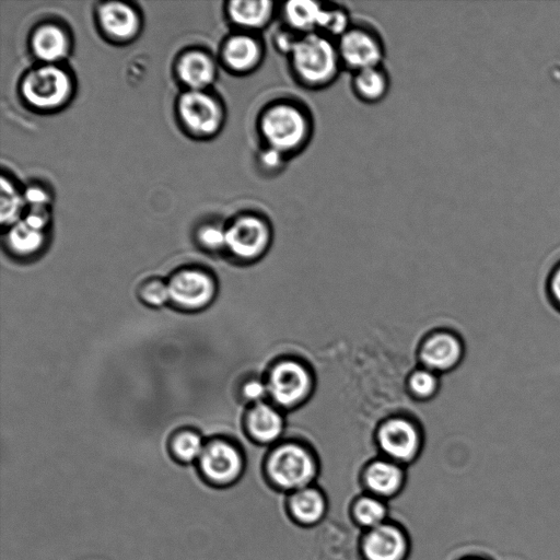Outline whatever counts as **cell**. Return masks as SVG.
Listing matches in <instances>:
<instances>
[{
  "mask_svg": "<svg viewBox=\"0 0 560 560\" xmlns=\"http://www.w3.org/2000/svg\"><path fill=\"white\" fill-rule=\"evenodd\" d=\"M257 129L262 145L275 149L290 160L304 151L314 133V120L308 108L294 98L280 97L260 112Z\"/></svg>",
  "mask_w": 560,
  "mask_h": 560,
  "instance_id": "obj_1",
  "label": "cell"
},
{
  "mask_svg": "<svg viewBox=\"0 0 560 560\" xmlns=\"http://www.w3.org/2000/svg\"><path fill=\"white\" fill-rule=\"evenodd\" d=\"M287 59L293 80L310 91L330 86L343 70L336 40L318 32L300 36Z\"/></svg>",
  "mask_w": 560,
  "mask_h": 560,
  "instance_id": "obj_2",
  "label": "cell"
},
{
  "mask_svg": "<svg viewBox=\"0 0 560 560\" xmlns=\"http://www.w3.org/2000/svg\"><path fill=\"white\" fill-rule=\"evenodd\" d=\"M265 470L269 481L288 493L314 483L318 472L312 456L294 444L277 448L268 457Z\"/></svg>",
  "mask_w": 560,
  "mask_h": 560,
  "instance_id": "obj_3",
  "label": "cell"
},
{
  "mask_svg": "<svg viewBox=\"0 0 560 560\" xmlns=\"http://www.w3.org/2000/svg\"><path fill=\"white\" fill-rule=\"evenodd\" d=\"M196 465L203 482L215 489L232 488L245 472L244 459L238 448L221 439L205 444Z\"/></svg>",
  "mask_w": 560,
  "mask_h": 560,
  "instance_id": "obj_4",
  "label": "cell"
},
{
  "mask_svg": "<svg viewBox=\"0 0 560 560\" xmlns=\"http://www.w3.org/2000/svg\"><path fill=\"white\" fill-rule=\"evenodd\" d=\"M336 45L342 69L351 73L383 65L384 43L380 34L370 26L352 24L336 40Z\"/></svg>",
  "mask_w": 560,
  "mask_h": 560,
  "instance_id": "obj_5",
  "label": "cell"
},
{
  "mask_svg": "<svg viewBox=\"0 0 560 560\" xmlns=\"http://www.w3.org/2000/svg\"><path fill=\"white\" fill-rule=\"evenodd\" d=\"M167 284L170 301L184 310H199L207 306L215 292L212 277L200 269L179 270L172 276Z\"/></svg>",
  "mask_w": 560,
  "mask_h": 560,
  "instance_id": "obj_6",
  "label": "cell"
},
{
  "mask_svg": "<svg viewBox=\"0 0 560 560\" xmlns=\"http://www.w3.org/2000/svg\"><path fill=\"white\" fill-rule=\"evenodd\" d=\"M270 240V225L258 214H244L226 229V247L240 258H254L261 254Z\"/></svg>",
  "mask_w": 560,
  "mask_h": 560,
  "instance_id": "obj_7",
  "label": "cell"
},
{
  "mask_svg": "<svg viewBox=\"0 0 560 560\" xmlns=\"http://www.w3.org/2000/svg\"><path fill=\"white\" fill-rule=\"evenodd\" d=\"M70 91L69 79L59 68L47 66L28 73L23 83L25 98L37 107H54Z\"/></svg>",
  "mask_w": 560,
  "mask_h": 560,
  "instance_id": "obj_8",
  "label": "cell"
},
{
  "mask_svg": "<svg viewBox=\"0 0 560 560\" xmlns=\"http://www.w3.org/2000/svg\"><path fill=\"white\" fill-rule=\"evenodd\" d=\"M408 548L406 534L390 522L366 529L362 540V552L366 560H404Z\"/></svg>",
  "mask_w": 560,
  "mask_h": 560,
  "instance_id": "obj_9",
  "label": "cell"
},
{
  "mask_svg": "<svg viewBox=\"0 0 560 560\" xmlns=\"http://www.w3.org/2000/svg\"><path fill=\"white\" fill-rule=\"evenodd\" d=\"M179 113L185 124L196 132H214L221 121L215 101L199 91L187 92L180 97Z\"/></svg>",
  "mask_w": 560,
  "mask_h": 560,
  "instance_id": "obj_10",
  "label": "cell"
},
{
  "mask_svg": "<svg viewBox=\"0 0 560 560\" xmlns=\"http://www.w3.org/2000/svg\"><path fill=\"white\" fill-rule=\"evenodd\" d=\"M266 48L255 33H240L229 38L223 57L228 67L240 73L256 70L264 61Z\"/></svg>",
  "mask_w": 560,
  "mask_h": 560,
  "instance_id": "obj_11",
  "label": "cell"
},
{
  "mask_svg": "<svg viewBox=\"0 0 560 560\" xmlns=\"http://www.w3.org/2000/svg\"><path fill=\"white\" fill-rule=\"evenodd\" d=\"M278 4L272 0H234L228 12L232 22L247 33L268 27L278 15Z\"/></svg>",
  "mask_w": 560,
  "mask_h": 560,
  "instance_id": "obj_12",
  "label": "cell"
},
{
  "mask_svg": "<svg viewBox=\"0 0 560 560\" xmlns=\"http://www.w3.org/2000/svg\"><path fill=\"white\" fill-rule=\"evenodd\" d=\"M406 474L395 463L377 459L363 470V482L368 492L382 499L397 494L405 482Z\"/></svg>",
  "mask_w": 560,
  "mask_h": 560,
  "instance_id": "obj_13",
  "label": "cell"
},
{
  "mask_svg": "<svg viewBox=\"0 0 560 560\" xmlns=\"http://www.w3.org/2000/svg\"><path fill=\"white\" fill-rule=\"evenodd\" d=\"M307 384L306 372L294 362L278 365L270 376L271 394L282 405L298 401L306 392Z\"/></svg>",
  "mask_w": 560,
  "mask_h": 560,
  "instance_id": "obj_14",
  "label": "cell"
},
{
  "mask_svg": "<svg viewBox=\"0 0 560 560\" xmlns=\"http://www.w3.org/2000/svg\"><path fill=\"white\" fill-rule=\"evenodd\" d=\"M382 450L397 460H409L418 448V435L413 427L404 420H392L380 431Z\"/></svg>",
  "mask_w": 560,
  "mask_h": 560,
  "instance_id": "obj_15",
  "label": "cell"
},
{
  "mask_svg": "<svg viewBox=\"0 0 560 560\" xmlns=\"http://www.w3.org/2000/svg\"><path fill=\"white\" fill-rule=\"evenodd\" d=\"M323 4L324 2L315 0L285 1L278 8L281 25L299 35L317 32Z\"/></svg>",
  "mask_w": 560,
  "mask_h": 560,
  "instance_id": "obj_16",
  "label": "cell"
},
{
  "mask_svg": "<svg viewBox=\"0 0 560 560\" xmlns=\"http://www.w3.org/2000/svg\"><path fill=\"white\" fill-rule=\"evenodd\" d=\"M350 88L353 95L364 104H377L388 94L390 80L382 66L371 67L351 73Z\"/></svg>",
  "mask_w": 560,
  "mask_h": 560,
  "instance_id": "obj_17",
  "label": "cell"
},
{
  "mask_svg": "<svg viewBox=\"0 0 560 560\" xmlns=\"http://www.w3.org/2000/svg\"><path fill=\"white\" fill-rule=\"evenodd\" d=\"M288 508L300 524L315 525L326 515L327 500L317 487L308 486L289 494Z\"/></svg>",
  "mask_w": 560,
  "mask_h": 560,
  "instance_id": "obj_18",
  "label": "cell"
},
{
  "mask_svg": "<svg viewBox=\"0 0 560 560\" xmlns=\"http://www.w3.org/2000/svg\"><path fill=\"white\" fill-rule=\"evenodd\" d=\"M463 355L462 342L453 335L442 332L424 346L423 361L433 369L447 370L457 364Z\"/></svg>",
  "mask_w": 560,
  "mask_h": 560,
  "instance_id": "obj_19",
  "label": "cell"
},
{
  "mask_svg": "<svg viewBox=\"0 0 560 560\" xmlns=\"http://www.w3.org/2000/svg\"><path fill=\"white\" fill-rule=\"evenodd\" d=\"M101 22L107 33L116 37H129L137 28V16L126 4L109 2L100 10Z\"/></svg>",
  "mask_w": 560,
  "mask_h": 560,
  "instance_id": "obj_20",
  "label": "cell"
},
{
  "mask_svg": "<svg viewBox=\"0 0 560 560\" xmlns=\"http://www.w3.org/2000/svg\"><path fill=\"white\" fill-rule=\"evenodd\" d=\"M178 72L182 80L192 89H201L213 79V66L201 52H189L183 57Z\"/></svg>",
  "mask_w": 560,
  "mask_h": 560,
  "instance_id": "obj_21",
  "label": "cell"
},
{
  "mask_svg": "<svg viewBox=\"0 0 560 560\" xmlns=\"http://www.w3.org/2000/svg\"><path fill=\"white\" fill-rule=\"evenodd\" d=\"M353 516L364 529H371L388 521V508L385 499L373 494L359 497L353 504Z\"/></svg>",
  "mask_w": 560,
  "mask_h": 560,
  "instance_id": "obj_22",
  "label": "cell"
},
{
  "mask_svg": "<svg viewBox=\"0 0 560 560\" xmlns=\"http://www.w3.org/2000/svg\"><path fill=\"white\" fill-rule=\"evenodd\" d=\"M248 427L257 440L269 442L280 434L282 420L271 407L259 404L248 416Z\"/></svg>",
  "mask_w": 560,
  "mask_h": 560,
  "instance_id": "obj_23",
  "label": "cell"
},
{
  "mask_svg": "<svg viewBox=\"0 0 560 560\" xmlns=\"http://www.w3.org/2000/svg\"><path fill=\"white\" fill-rule=\"evenodd\" d=\"M36 55L47 61L58 60L67 52L65 34L56 26L40 27L33 39Z\"/></svg>",
  "mask_w": 560,
  "mask_h": 560,
  "instance_id": "obj_24",
  "label": "cell"
},
{
  "mask_svg": "<svg viewBox=\"0 0 560 560\" xmlns=\"http://www.w3.org/2000/svg\"><path fill=\"white\" fill-rule=\"evenodd\" d=\"M353 23L349 11L338 3L324 2L317 32L337 40Z\"/></svg>",
  "mask_w": 560,
  "mask_h": 560,
  "instance_id": "obj_25",
  "label": "cell"
},
{
  "mask_svg": "<svg viewBox=\"0 0 560 560\" xmlns=\"http://www.w3.org/2000/svg\"><path fill=\"white\" fill-rule=\"evenodd\" d=\"M205 444L197 432L182 430L171 439L170 452L173 458L180 464H196Z\"/></svg>",
  "mask_w": 560,
  "mask_h": 560,
  "instance_id": "obj_26",
  "label": "cell"
},
{
  "mask_svg": "<svg viewBox=\"0 0 560 560\" xmlns=\"http://www.w3.org/2000/svg\"><path fill=\"white\" fill-rule=\"evenodd\" d=\"M10 247L20 255L37 252L43 244V233L33 229L25 221L16 223L9 233Z\"/></svg>",
  "mask_w": 560,
  "mask_h": 560,
  "instance_id": "obj_27",
  "label": "cell"
},
{
  "mask_svg": "<svg viewBox=\"0 0 560 560\" xmlns=\"http://www.w3.org/2000/svg\"><path fill=\"white\" fill-rule=\"evenodd\" d=\"M0 199L1 222L7 224L15 222L20 214L23 200L4 177L1 178Z\"/></svg>",
  "mask_w": 560,
  "mask_h": 560,
  "instance_id": "obj_28",
  "label": "cell"
},
{
  "mask_svg": "<svg viewBox=\"0 0 560 560\" xmlns=\"http://www.w3.org/2000/svg\"><path fill=\"white\" fill-rule=\"evenodd\" d=\"M290 159L283 153L261 145L257 154V163L264 175L275 177L280 175L287 167Z\"/></svg>",
  "mask_w": 560,
  "mask_h": 560,
  "instance_id": "obj_29",
  "label": "cell"
},
{
  "mask_svg": "<svg viewBox=\"0 0 560 560\" xmlns=\"http://www.w3.org/2000/svg\"><path fill=\"white\" fill-rule=\"evenodd\" d=\"M139 295L150 306H162L170 301L168 284L161 279H149L140 285Z\"/></svg>",
  "mask_w": 560,
  "mask_h": 560,
  "instance_id": "obj_30",
  "label": "cell"
},
{
  "mask_svg": "<svg viewBox=\"0 0 560 560\" xmlns=\"http://www.w3.org/2000/svg\"><path fill=\"white\" fill-rule=\"evenodd\" d=\"M300 36L295 32L287 28L285 26H279L272 34V46L278 54L285 57L292 51Z\"/></svg>",
  "mask_w": 560,
  "mask_h": 560,
  "instance_id": "obj_31",
  "label": "cell"
},
{
  "mask_svg": "<svg viewBox=\"0 0 560 560\" xmlns=\"http://www.w3.org/2000/svg\"><path fill=\"white\" fill-rule=\"evenodd\" d=\"M199 241L208 249H221L226 247V230L215 225L206 226L199 232Z\"/></svg>",
  "mask_w": 560,
  "mask_h": 560,
  "instance_id": "obj_32",
  "label": "cell"
},
{
  "mask_svg": "<svg viewBox=\"0 0 560 560\" xmlns=\"http://www.w3.org/2000/svg\"><path fill=\"white\" fill-rule=\"evenodd\" d=\"M546 294L551 305L560 312V258L548 272L546 279Z\"/></svg>",
  "mask_w": 560,
  "mask_h": 560,
  "instance_id": "obj_33",
  "label": "cell"
},
{
  "mask_svg": "<svg viewBox=\"0 0 560 560\" xmlns=\"http://www.w3.org/2000/svg\"><path fill=\"white\" fill-rule=\"evenodd\" d=\"M410 385L415 393L428 395L434 390L436 380L433 374L427 371H418L411 376Z\"/></svg>",
  "mask_w": 560,
  "mask_h": 560,
  "instance_id": "obj_34",
  "label": "cell"
},
{
  "mask_svg": "<svg viewBox=\"0 0 560 560\" xmlns=\"http://www.w3.org/2000/svg\"><path fill=\"white\" fill-rule=\"evenodd\" d=\"M265 386L258 381H250L243 388L244 396L250 400H258L265 395Z\"/></svg>",
  "mask_w": 560,
  "mask_h": 560,
  "instance_id": "obj_35",
  "label": "cell"
},
{
  "mask_svg": "<svg viewBox=\"0 0 560 560\" xmlns=\"http://www.w3.org/2000/svg\"><path fill=\"white\" fill-rule=\"evenodd\" d=\"M25 199L32 205V208L44 207L47 202L46 194L38 188H30L25 194Z\"/></svg>",
  "mask_w": 560,
  "mask_h": 560,
  "instance_id": "obj_36",
  "label": "cell"
},
{
  "mask_svg": "<svg viewBox=\"0 0 560 560\" xmlns=\"http://www.w3.org/2000/svg\"><path fill=\"white\" fill-rule=\"evenodd\" d=\"M459 560H489V559H487V558H485L481 555L476 553V552H468L467 555L462 557Z\"/></svg>",
  "mask_w": 560,
  "mask_h": 560,
  "instance_id": "obj_37",
  "label": "cell"
}]
</instances>
